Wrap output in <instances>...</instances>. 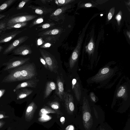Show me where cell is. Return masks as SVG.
Instances as JSON below:
<instances>
[{
    "label": "cell",
    "mask_w": 130,
    "mask_h": 130,
    "mask_svg": "<svg viewBox=\"0 0 130 130\" xmlns=\"http://www.w3.org/2000/svg\"><path fill=\"white\" fill-rule=\"evenodd\" d=\"M33 90L26 88L22 89V90L18 94L17 97V100L24 98L31 94Z\"/></svg>",
    "instance_id": "14"
},
{
    "label": "cell",
    "mask_w": 130,
    "mask_h": 130,
    "mask_svg": "<svg viewBox=\"0 0 130 130\" xmlns=\"http://www.w3.org/2000/svg\"><path fill=\"white\" fill-rule=\"evenodd\" d=\"M91 98L92 100L94 102L95 101V97L94 95L93 94H91L90 95Z\"/></svg>",
    "instance_id": "40"
},
{
    "label": "cell",
    "mask_w": 130,
    "mask_h": 130,
    "mask_svg": "<svg viewBox=\"0 0 130 130\" xmlns=\"http://www.w3.org/2000/svg\"><path fill=\"white\" fill-rule=\"evenodd\" d=\"M121 14L120 12H119L118 14H117L116 15V20H117V22L118 23H119L121 19Z\"/></svg>",
    "instance_id": "26"
},
{
    "label": "cell",
    "mask_w": 130,
    "mask_h": 130,
    "mask_svg": "<svg viewBox=\"0 0 130 130\" xmlns=\"http://www.w3.org/2000/svg\"><path fill=\"white\" fill-rule=\"evenodd\" d=\"M100 130H108V128H106L102 127L100 128Z\"/></svg>",
    "instance_id": "44"
},
{
    "label": "cell",
    "mask_w": 130,
    "mask_h": 130,
    "mask_svg": "<svg viewBox=\"0 0 130 130\" xmlns=\"http://www.w3.org/2000/svg\"><path fill=\"white\" fill-rule=\"evenodd\" d=\"M40 60L44 67L46 69L49 70L47 65L44 59L42 57H41L40 58Z\"/></svg>",
    "instance_id": "22"
},
{
    "label": "cell",
    "mask_w": 130,
    "mask_h": 130,
    "mask_svg": "<svg viewBox=\"0 0 130 130\" xmlns=\"http://www.w3.org/2000/svg\"><path fill=\"white\" fill-rule=\"evenodd\" d=\"M51 45V44L49 43H47L45 44L44 45V46L45 47H49Z\"/></svg>",
    "instance_id": "43"
},
{
    "label": "cell",
    "mask_w": 130,
    "mask_h": 130,
    "mask_svg": "<svg viewBox=\"0 0 130 130\" xmlns=\"http://www.w3.org/2000/svg\"><path fill=\"white\" fill-rule=\"evenodd\" d=\"M127 35H129V38H130V32H127Z\"/></svg>",
    "instance_id": "45"
},
{
    "label": "cell",
    "mask_w": 130,
    "mask_h": 130,
    "mask_svg": "<svg viewBox=\"0 0 130 130\" xmlns=\"http://www.w3.org/2000/svg\"><path fill=\"white\" fill-rule=\"evenodd\" d=\"M36 69L33 64H26L22 66L20 81L31 79L35 76Z\"/></svg>",
    "instance_id": "2"
},
{
    "label": "cell",
    "mask_w": 130,
    "mask_h": 130,
    "mask_svg": "<svg viewBox=\"0 0 130 130\" xmlns=\"http://www.w3.org/2000/svg\"><path fill=\"white\" fill-rule=\"evenodd\" d=\"M26 3V2L24 1H22L20 2L19 4V7L20 8H22L25 4Z\"/></svg>",
    "instance_id": "33"
},
{
    "label": "cell",
    "mask_w": 130,
    "mask_h": 130,
    "mask_svg": "<svg viewBox=\"0 0 130 130\" xmlns=\"http://www.w3.org/2000/svg\"><path fill=\"white\" fill-rule=\"evenodd\" d=\"M9 117L7 116H6L4 114L0 113V119L4 118H6Z\"/></svg>",
    "instance_id": "37"
},
{
    "label": "cell",
    "mask_w": 130,
    "mask_h": 130,
    "mask_svg": "<svg viewBox=\"0 0 130 130\" xmlns=\"http://www.w3.org/2000/svg\"><path fill=\"white\" fill-rule=\"evenodd\" d=\"M85 6L86 7H90L92 6V5L90 3H87L85 4Z\"/></svg>",
    "instance_id": "41"
},
{
    "label": "cell",
    "mask_w": 130,
    "mask_h": 130,
    "mask_svg": "<svg viewBox=\"0 0 130 130\" xmlns=\"http://www.w3.org/2000/svg\"><path fill=\"white\" fill-rule=\"evenodd\" d=\"M39 51L47 65L49 70L51 72H54L57 66V63L54 57L46 51L40 49Z\"/></svg>",
    "instance_id": "3"
},
{
    "label": "cell",
    "mask_w": 130,
    "mask_h": 130,
    "mask_svg": "<svg viewBox=\"0 0 130 130\" xmlns=\"http://www.w3.org/2000/svg\"><path fill=\"white\" fill-rule=\"evenodd\" d=\"M50 113H56V112L54 110L47 106H45L42 108L40 110L39 112V116Z\"/></svg>",
    "instance_id": "15"
},
{
    "label": "cell",
    "mask_w": 130,
    "mask_h": 130,
    "mask_svg": "<svg viewBox=\"0 0 130 130\" xmlns=\"http://www.w3.org/2000/svg\"><path fill=\"white\" fill-rule=\"evenodd\" d=\"M5 91V90L4 89H0V98L3 96Z\"/></svg>",
    "instance_id": "36"
},
{
    "label": "cell",
    "mask_w": 130,
    "mask_h": 130,
    "mask_svg": "<svg viewBox=\"0 0 130 130\" xmlns=\"http://www.w3.org/2000/svg\"><path fill=\"white\" fill-rule=\"evenodd\" d=\"M82 38L79 39L76 47L72 52L69 59V63L70 68L72 69L77 61L79 54L82 43Z\"/></svg>",
    "instance_id": "6"
},
{
    "label": "cell",
    "mask_w": 130,
    "mask_h": 130,
    "mask_svg": "<svg viewBox=\"0 0 130 130\" xmlns=\"http://www.w3.org/2000/svg\"><path fill=\"white\" fill-rule=\"evenodd\" d=\"M7 5L6 4H4L2 5L0 7V9L1 10H3L7 8Z\"/></svg>",
    "instance_id": "31"
},
{
    "label": "cell",
    "mask_w": 130,
    "mask_h": 130,
    "mask_svg": "<svg viewBox=\"0 0 130 130\" xmlns=\"http://www.w3.org/2000/svg\"><path fill=\"white\" fill-rule=\"evenodd\" d=\"M94 44L92 39H91L88 45L86 46V50L89 54L92 53L93 51Z\"/></svg>",
    "instance_id": "17"
},
{
    "label": "cell",
    "mask_w": 130,
    "mask_h": 130,
    "mask_svg": "<svg viewBox=\"0 0 130 130\" xmlns=\"http://www.w3.org/2000/svg\"><path fill=\"white\" fill-rule=\"evenodd\" d=\"M59 32V30L56 29H54L51 31L50 34V35H56L58 34Z\"/></svg>",
    "instance_id": "24"
},
{
    "label": "cell",
    "mask_w": 130,
    "mask_h": 130,
    "mask_svg": "<svg viewBox=\"0 0 130 130\" xmlns=\"http://www.w3.org/2000/svg\"><path fill=\"white\" fill-rule=\"evenodd\" d=\"M79 78L78 77L73 78L72 82V89L75 96L78 101H79L82 97V88Z\"/></svg>",
    "instance_id": "7"
},
{
    "label": "cell",
    "mask_w": 130,
    "mask_h": 130,
    "mask_svg": "<svg viewBox=\"0 0 130 130\" xmlns=\"http://www.w3.org/2000/svg\"><path fill=\"white\" fill-rule=\"evenodd\" d=\"M12 37H10L5 38L4 40V42H6L12 39Z\"/></svg>",
    "instance_id": "38"
},
{
    "label": "cell",
    "mask_w": 130,
    "mask_h": 130,
    "mask_svg": "<svg viewBox=\"0 0 130 130\" xmlns=\"http://www.w3.org/2000/svg\"><path fill=\"white\" fill-rule=\"evenodd\" d=\"M51 116L47 114L43 115L39 118L38 119V121L40 122H45L48 121L52 119Z\"/></svg>",
    "instance_id": "18"
},
{
    "label": "cell",
    "mask_w": 130,
    "mask_h": 130,
    "mask_svg": "<svg viewBox=\"0 0 130 130\" xmlns=\"http://www.w3.org/2000/svg\"><path fill=\"white\" fill-rule=\"evenodd\" d=\"M43 20L42 18H39L37 19L36 21L34 22V24H39L43 22Z\"/></svg>",
    "instance_id": "27"
},
{
    "label": "cell",
    "mask_w": 130,
    "mask_h": 130,
    "mask_svg": "<svg viewBox=\"0 0 130 130\" xmlns=\"http://www.w3.org/2000/svg\"><path fill=\"white\" fill-rule=\"evenodd\" d=\"M19 42V40H15L13 43V45L14 46H16L18 45Z\"/></svg>",
    "instance_id": "35"
},
{
    "label": "cell",
    "mask_w": 130,
    "mask_h": 130,
    "mask_svg": "<svg viewBox=\"0 0 130 130\" xmlns=\"http://www.w3.org/2000/svg\"><path fill=\"white\" fill-rule=\"evenodd\" d=\"M114 8H112L110 10L108 15V20H110L112 18L114 13Z\"/></svg>",
    "instance_id": "19"
},
{
    "label": "cell",
    "mask_w": 130,
    "mask_h": 130,
    "mask_svg": "<svg viewBox=\"0 0 130 130\" xmlns=\"http://www.w3.org/2000/svg\"><path fill=\"white\" fill-rule=\"evenodd\" d=\"M63 99L68 113L70 114H72L75 108L74 100L72 95L68 92H65Z\"/></svg>",
    "instance_id": "5"
},
{
    "label": "cell",
    "mask_w": 130,
    "mask_h": 130,
    "mask_svg": "<svg viewBox=\"0 0 130 130\" xmlns=\"http://www.w3.org/2000/svg\"><path fill=\"white\" fill-rule=\"evenodd\" d=\"M57 84L55 89V93L61 100L63 99L64 91L63 84L59 76H58L56 79Z\"/></svg>",
    "instance_id": "9"
},
{
    "label": "cell",
    "mask_w": 130,
    "mask_h": 130,
    "mask_svg": "<svg viewBox=\"0 0 130 130\" xmlns=\"http://www.w3.org/2000/svg\"><path fill=\"white\" fill-rule=\"evenodd\" d=\"M21 68L22 66L15 68L4 78L2 82L11 83L20 81Z\"/></svg>",
    "instance_id": "4"
},
{
    "label": "cell",
    "mask_w": 130,
    "mask_h": 130,
    "mask_svg": "<svg viewBox=\"0 0 130 130\" xmlns=\"http://www.w3.org/2000/svg\"><path fill=\"white\" fill-rule=\"evenodd\" d=\"M125 92V89L124 88H122L118 92L117 94V95L119 97L122 96L124 94Z\"/></svg>",
    "instance_id": "21"
},
{
    "label": "cell",
    "mask_w": 130,
    "mask_h": 130,
    "mask_svg": "<svg viewBox=\"0 0 130 130\" xmlns=\"http://www.w3.org/2000/svg\"><path fill=\"white\" fill-rule=\"evenodd\" d=\"M60 121L62 124H63L65 121V118L64 117H61L60 118Z\"/></svg>",
    "instance_id": "34"
},
{
    "label": "cell",
    "mask_w": 130,
    "mask_h": 130,
    "mask_svg": "<svg viewBox=\"0 0 130 130\" xmlns=\"http://www.w3.org/2000/svg\"><path fill=\"white\" fill-rule=\"evenodd\" d=\"M48 104L55 111L56 113L58 115L61 114L60 110V105L59 103L57 101L50 102Z\"/></svg>",
    "instance_id": "16"
},
{
    "label": "cell",
    "mask_w": 130,
    "mask_h": 130,
    "mask_svg": "<svg viewBox=\"0 0 130 130\" xmlns=\"http://www.w3.org/2000/svg\"><path fill=\"white\" fill-rule=\"evenodd\" d=\"M26 24L25 23H22V24H17L15 25L13 27L15 28H19L21 27L22 26H24Z\"/></svg>",
    "instance_id": "28"
},
{
    "label": "cell",
    "mask_w": 130,
    "mask_h": 130,
    "mask_svg": "<svg viewBox=\"0 0 130 130\" xmlns=\"http://www.w3.org/2000/svg\"><path fill=\"white\" fill-rule=\"evenodd\" d=\"M39 80L33 79H31L25 82L19 84L13 90L14 92L20 88L27 87L35 88L37 85V83Z\"/></svg>",
    "instance_id": "10"
},
{
    "label": "cell",
    "mask_w": 130,
    "mask_h": 130,
    "mask_svg": "<svg viewBox=\"0 0 130 130\" xmlns=\"http://www.w3.org/2000/svg\"><path fill=\"white\" fill-rule=\"evenodd\" d=\"M38 45H41L42 43V41L41 39L39 38L38 39Z\"/></svg>",
    "instance_id": "39"
},
{
    "label": "cell",
    "mask_w": 130,
    "mask_h": 130,
    "mask_svg": "<svg viewBox=\"0 0 130 130\" xmlns=\"http://www.w3.org/2000/svg\"><path fill=\"white\" fill-rule=\"evenodd\" d=\"M4 124V122L2 121H0V128Z\"/></svg>",
    "instance_id": "42"
},
{
    "label": "cell",
    "mask_w": 130,
    "mask_h": 130,
    "mask_svg": "<svg viewBox=\"0 0 130 130\" xmlns=\"http://www.w3.org/2000/svg\"><path fill=\"white\" fill-rule=\"evenodd\" d=\"M66 130H74V127L72 125H70L68 126L66 128Z\"/></svg>",
    "instance_id": "29"
},
{
    "label": "cell",
    "mask_w": 130,
    "mask_h": 130,
    "mask_svg": "<svg viewBox=\"0 0 130 130\" xmlns=\"http://www.w3.org/2000/svg\"><path fill=\"white\" fill-rule=\"evenodd\" d=\"M62 10L61 9L59 8L55 10L53 14V15L57 16L60 14L62 12Z\"/></svg>",
    "instance_id": "23"
},
{
    "label": "cell",
    "mask_w": 130,
    "mask_h": 130,
    "mask_svg": "<svg viewBox=\"0 0 130 130\" xmlns=\"http://www.w3.org/2000/svg\"><path fill=\"white\" fill-rule=\"evenodd\" d=\"M56 86L55 83L53 81H50L47 82L45 89L43 99L47 98L52 91L55 89Z\"/></svg>",
    "instance_id": "12"
},
{
    "label": "cell",
    "mask_w": 130,
    "mask_h": 130,
    "mask_svg": "<svg viewBox=\"0 0 130 130\" xmlns=\"http://www.w3.org/2000/svg\"><path fill=\"white\" fill-rule=\"evenodd\" d=\"M29 58H24L21 59L17 60L7 63V66L4 69V70H8L15 68L20 66L24 64L27 61L29 60Z\"/></svg>",
    "instance_id": "11"
},
{
    "label": "cell",
    "mask_w": 130,
    "mask_h": 130,
    "mask_svg": "<svg viewBox=\"0 0 130 130\" xmlns=\"http://www.w3.org/2000/svg\"><path fill=\"white\" fill-rule=\"evenodd\" d=\"M35 12L37 14H42L43 13V11L42 10L38 9L35 10Z\"/></svg>",
    "instance_id": "30"
},
{
    "label": "cell",
    "mask_w": 130,
    "mask_h": 130,
    "mask_svg": "<svg viewBox=\"0 0 130 130\" xmlns=\"http://www.w3.org/2000/svg\"><path fill=\"white\" fill-rule=\"evenodd\" d=\"M84 98L82 107L84 125L86 129H89L93 124V119L88 102Z\"/></svg>",
    "instance_id": "1"
},
{
    "label": "cell",
    "mask_w": 130,
    "mask_h": 130,
    "mask_svg": "<svg viewBox=\"0 0 130 130\" xmlns=\"http://www.w3.org/2000/svg\"><path fill=\"white\" fill-rule=\"evenodd\" d=\"M37 108V106L33 101L27 106L25 111V117L27 121H30L33 118L34 113Z\"/></svg>",
    "instance_id": "8"
},
{
    "label": "cell",
    "mask_w": 130,
    "mask_h": 130,
    "mask_svg": "<svg viewBox=\"0 0 130 130\" xmlns=\"http://www.w3.org/2000/svg\"><path fill=\"white\" fill-rule=\"evenodd\" d=\"M61 5H65L70 3L73 1L71 0H58L57 1Z\"/></svg>",
    "instance_id": "20"
},
{
    "label": "cell",
    "mask_w": 130,
    "mask_h": 130,
    "mask_svg": "<svg viewBox=\"0 0 130 130\" xmlns=\"http://www.w3.org/2000/svg\"><path fill=\"white\" fill-rule=\"evenodd\" d=\"M109 71V69L108 68H105L102 70L101 73L102 74H105L108 72Z\"/></svg>",
    "instance_id": "25"
},
{
    "label": "cell",
    "mask_w": 130,
    "mask_h": 130,
    "mask_svg": "<svg viewBox=\"0 0 130 130\" xmlns=\"http://www.w3.org/2000/svg\"><path fill=\"white\" fill-rule=\"evenodd\" d=\"M50 26V24L48 23H46L43 24L42 26V27L44 28H47Z\"/></svg>",
    "instance_id": "32"
},
{
    "label": "cell",
    "mask_w": 130,
    "mask_h": 130,
    "mask_svg": "<svg viewBox=\"0 0 130 130\" xmlns=\"http://www.w3.org/2000/svg\"><path fill=\"white\" fill-rule=\"evenodd\" d=\"M37 17L36 15H33L23 16L14 19L12 21L14 23L24 22L32 20Z\"/></svg>",
    "instance_id": "13"
}]
</instances>
